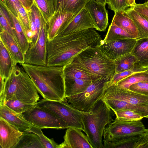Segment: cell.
Masks as SVG:
<instances>
[{"instance_id":"cell-10","label":"cell","mask_w":148,"mask_h":148,"mask_svg":"<svg viewBox=\"0 0 148 148\" xmlns=\"http://www.w3.org/2000/svg\"><path fill=\"white\" fill-rule=\"evenodd\" d=\"M47 24L43 19L38 38L33 46L29 47L25 55V63L38 66H47Z\"/></svg>"},{"instance_id":"cell-47","label":"cell","mask_w":148,"mask_h":148,"mask_svg":"<svg viewBox=\"0 0 148 148\" xmlns=\"http://www.w3.org/2000/svg\"><path fill=\"white\" fill-rule=\"evenodd\" d=\"M103 4L106 5V0H94Z\"/></svg>"},{"instance_id":"cell-14","label":"cell","mask_w":148,"mask_h":148,"mask_svg":"<svg viewBox=\"0 0 148 148\" xmlns=\"http://www.w3.org/2000/svg\"><path fill=\"white\" fill-rule=\"evenodd\" d=\"M87 9L95 26V29L105 31L108 24V12L106 5L94 0H90L86 4Z\"/></svg>"},{"instance_id":"cell-38","label":"cell","mask_w":148,"mask_h":148,"mask_svg":"<svg viewBox=\"0 0 148 148\" xmlns=\"http://www.w3.org/2000/svg\"><path fill=\"white\" fill-rule=\"evenodd\" d=\"M116 116V119L125 121L140 120L144 117L140 114L130 110H115L113 111Z\"/></svg>"},{"instance_id":"cell-21","label":"cell","mask_w":148,"mask_h":148,"mask_svg":"<svg viewBox=\"0 0 148 148\" xmlns=\"http://www.w3.org/2000/svg\"><path fill=\"white\" fill-rule=\"evenodd\" d=\"M111 24L123 29L136 40L139 37L138 30L134 22L125 10L115 12Z\"/></svg>"},{"instance_id":"cell-25","label":"cell","mask_w":148,"mask_h":148,"mask_svg":"<svg viewBox=\"0 0 148 148\" xmlns=\"http://www.w3.org/2000/svg\"><path fill=\"white\" fill-rule=\"evenodd\" d=\"M65 97L81 93L92 82L77 78L64 76Z\"/></svg>"},{"instance_id":"cell-39","label":"cell","mask_w":148,"mask_h":148,"mask_svg":"<svg viewBox=\"0 0 148 148\" xmlns=\"http://www.w3.org/2000/svg\"><path fill=\"white\" fill-rule=\"evenodd\" d=\"M106 3L108 5V8L114 12L125 10L130 7L127 0H106Z\"/></svg>"},{"instance_id":"cell-44","label":"cell","mask_w":148,"mask_h":148,"mask_svg":"<svg viewBox=\"0 0 148 148\" xmlns=\"http://www.w3.org/2000/svg\"><path fill=\"white\" fill-rule=\"evenodd\" d=\"M24 8L27 12L31 10L34 5V0H19Z\"/></svg>"},{"instance_id":"cell-4","label":"cell","mask_w":148,"mask_h":148,"mask_svg":"<svg viewBox=\"0 0 148 148\" xmlns=\"http://www.w3.org/2000/svg\"><path fill=\"white\" fill-rule=\"evenodd\" d=\"M112 111L102 98L88 111L83 112V131L93 148H103L104 131L113 121Z\"/></svg>"},{"instance_id":"cell-20","label":"cell","mask_w":148,"mask_h":148,"mask_svg":"<svg viewBox=\"0 0 148 148\" xmlns=\"http://www.w3.org/2000/svg\"><path fill=\"white\" fill-rule=\"evenodd\" d=\"M0 40L2 42L16 64L21 65L25 63V55L15 38L1 28Z\"/></svg>"},{"instance_id":"cell-29","label":"cell","mask_w":148,"mask_h":148,"mask_svg":"<svg viewBox=\"0 0 148 148\" xmlns=\"http://www.w3.org/2000/svg\"><path fill=\"white\" fill-rule=\"evenodd\" d=\"M140 135L126 136L112 142L103 140V148H134Z\"/></svg>"},{"instance_id":"cell-40","label":"cell","mask_w":148,"mask_h":148,"mask_svg":"<svg viewBox=\"0 0 148 148\" xmlns=\"http://www.w3.org/2000/svg\"><path fill=\"white\" fill-rule=\"evenodd\" d=\"M0 4L7 7L18 20L19 9L23 5L19 0H0Z\"/></svg>"},{"instance_id":"cell-15","label":"cell","mask_w":148,"mask_h":148,"mask_svg":"<svg viewBox=\"0 0 148 148\" xmlns=\"http://www.w3.org/2000/svg\"><path fill=\"white\" fill-rule=\"evenodd\" d=\"M80 129L67 128L64 136V141L58 148H93L86 136Z\"/></svg>"},{"instance_id":"cell-12","label":"cell","mask_w":148,"mask_h":148,"mask_svg":"<svg viewBox=\"0 0 148 148\" xmlns=\"http://www.w3.org/2000/svg\"><path fill=\"white\" fill-rule=\"evenodd\" d=\"M136 41L135 38H127L107 43L103 42L101 40L99 46L106 55L114 60L123 55L131 53Z\"/></svg>"},{"instance_id":"cell-16","label":"cell","mask_w":148,"mask_h":148,"mask_svg":"<svg viewBox=\"0 0 148 148\" xmlns=\"http://www.w3.org/2000/svg\"><path fill=\"white\" fill-rule=\"evenodd\" d=\"M23 133L0 117V148H13Z\"/></svg>"},{"instance_id":"cell-26","label":"cell","mask_w":148,"mask_h":148,"mask_svg":"<svg viewBox=\"0 0 148 148\" xmlns=\"http://www.w3.org/2000/svg\"><path fill=\"white\" fill-rule=\"evenodd\" d=\"M133 20L138 30L139 37L137 39L148 38V19L130 7L125 10Z\"/></svg>"},{"instance_id":"cell-5","label":"cell","mask_w":148,"mask_h":148,"mask_svg":"<svg viewBox=\"0 0 148 148\" xmlns=\"http://www.w3.org/2000/svg\"><path fill=\"white\" fill-rule=\"evenodd\" d=\"M99 46L86 49L73 60L93 73L111 78L116 73L114 60L106 55Z\"/></svg>"},{"instance_id":"cell-8","label":"cell","mask_w":148,"mask_h":148,"mask_svg":"<svg viewBox=\"0 0 148 148\" xmlns=\"http://www.w3.org/2000/svg\"><path fill=\"white\" fill-rule=\"evenodd\" d=\"M146 129L141 120L125 121L116 118L106 127L103 140L112 142L126 136L140 135Z\"/></svg>"},{"instance_id":"cell-34","label":"cell","mask_w":148,"mask_h":148,"mask_svg":"<svg viewBox=\"0 0 148 148\" xmlns=\"http://www.w3.org/2000/svg\"><path fill=\"white\" fill-rule=\"evenodd\" d=\"M90 0H66L63 11L72 13L75 16L83 9Z\"/></svg>"},{"instance_id":"cell-33","label":"cell","mask_w":148,"mask_h":148,"mask_svg":"<svg viewBox=\"0 0 148 148\" xmlns=\"http://www.w3.org/2000/svg\"><path fill=\"white\" fill-rule=\"evenodd\" d=\"M147 69L141 68L137 63L132 69L123 72L115 73L110 79L108 83V85L116 84L119 82L131 75L137 72H144Z\"/></svg>"},{"instance_id":"cell-46","label":"cell","mask_w":148,"mask_h":148,"mask_svg":"<svg viewBox=\"0 0 148 148\" xmlns=\"http://www.w3.org/2000/svg\"><path fill=\"white\" fill-rule=\"evenodd\" d=\"M129 2L130 7H132L136 3H135V0H127Z\"/></svg>"},{"instance_id":"cell-7","label":"cell","mask_w":148,"mask_h":148,"mask_svg":"<svg viewBox=\"0 0 148 148\" xmlns=\"http://www.w3.org/2000/svg\"><path fill=\"white\" fill-rule=\"evenodd\" d=\"M110 79L103 77L96 79L83 92L66 97L67 101L81 111H88L102 98Z\"/></svg>"},{"instance_id":"cell-19","label":"cell","mask_w":148,"mask_h":148,"mask_svg":"<svg viewBox=\"0 0 148 148\" xmlns=\"http://www.w3.org/2000/svg\"><path fill=\"white\" fill-rule=\"evenodd\" d=\"M65 77L82 79L91 82L103 77L96 75L74 60L64 66Z\"/></svg>"},{"instance_id":"cell-41","label":"cell","mask_w":148,"mask_h":148,"mask_svg":"<svg viewBox=\"0 0 148 148\" xmlns=\"http://www.w3.org/2000/svg\"><path fill=\"white\" fill-rule=\"evenodd\" d=\"M130 89L134 91L148 95V81L138 82L131 85Z\"/></svg>"},{"instance_id":"cell-43","label":"cell","mask_w":148,"mask_h":148,"mask_svg":"<svg viewBox=\"0 0 148 148\" xmlns=\"http://www.w3.org/2000/svg\"><path fill=\"white\" fill-rule=\"evenodd\" d=\"M131 7L148 19V1L143 3H136L133 6Z\"/></svg>"},{"instance_id":"cell-27","label":"cell","mask_w":148,"mask_h":148,"mask_svg":"<svg viewBox=\"0 0 148 148\" xmlns=\"http://www.w3.org/2000/svg\"><path fill=\"white\" fill-rule=\"evenodd\" d=\"M13 148H44L39 137L32 133H24Z\"/></svg>"},{"instance_id":"cell-18","label":"cell","mask_w":148,"mask_h":148,"mask_svg":"<svg viewBox=\"0 0 148 148\" xmlns=\"http://www.w3.org/2000/svg\"><path fill=\"white\" fill-rule=\"evenodd\" d=\"M0 117L4 119L22 133H30V127L32 125L22 114L11 110L4 104H0Z\"/></svg>"},{"instance_id":"cell-31","label":"cell","mask_w":148,"mask_h":148,"mask_svg":"<svg viewBox=\"0 0 148 148\" xmlns=\"http://www.w3.org/2000/svg\"><path fill=\"white\" fill-rule=\"evenodd\" d=\"M34 1V4L37 7L44 20L47 23L55 11V0Z\"/></svg>"},{"instance_id":"cell-48","label":"cell","mask_w":148,"mask_h":148,"mask_svg":"<svg viewBox=\"0 0 148 148\" xmlns=\"http://www.w3.org/2000/svg\"><path fill=\"white\" fill-rule=\"evenodd\" d=\"M145 72L148 74V69L146 71H145Z\"/></svg>"},{"instance_id":"cell-28","label":"cell","mask_w":148,"mask_h":148,"mask_svg":"<svg viewBox=\"0 0 148 148\" xmlns=\"http://www.w3.org/2000/svg\"><path fill=\"white\" fill-rule=\"evenodd\" d=\"M116 73H121L133 68L137 60L131 53L126 54L114 60Z\"/></svg>"},{"instance_id":"cell-6","label":"cell","mask_w":148,"mask_h":148,"mask_svg":"<svg viewBox=\"0 0 148 148\" xmlns=\"http://www.w3.org/2000/svg\"><path fill=\"white\" fill-rule=\"evenodd\" d=\"M55 114L63 121L69 128L83 130V113L65 101H54L43 99L35 104Z\"/></svg>"},{"instance_id":"cell-9","label":"cell","mask_w":148,"mask_h":148,"mask_svg":"<svg viewBox=\"0 0 148 148\" xmlns=\"http://www.w3.org/2000/svg\"><path fill=\"white\" fill-rule=\"evenodd\" d=\"M22 114L32 125L42 129L68 128L65 123L55 114L35 105Z\"/></svg>"},{"instance_id":"cell-45","label":"cell","mask_w":148,"mask_h":148,"mask_svg":"<svg viewBox=\"0 0 148 148\" xmlns=\"http://www.w3.org/2000/svg\"><path fill=\"white\" fill-rule=\"evenodd\" d=\"M66 0H55V11L58 9L62 10L63 9Z\"/></svg>"},{"instance_id":"cell-22","label":"cell","mask_w":148,"mask_h":148,"mask_svg":"<svg viewBox=\"0 0 148 148\" xmlns=\"http://www.w3.org/2000/svg\"><path fill=\"white\" fill-rule=\"evenodd\" d=\"M2 5L6 9L10 16L13 26L15 40L25 55L29 49L30 43L21 24L16 17L7 7Z\"/></svg>"},{"instance_id":"cell-24","label":"cell","mask_w":148,"mask_h":148,"mask_svg":"<svg viewBox=\"0 0 148 148\" xmlns=\"http://www.w3.org/2000/svg\"><path fill=\"white\" fill-rule=\"evenodd\" d=\"M131 53L137 60V63L142 68L148 69V38L137 40Z\"/></svg>"},{"instance_id":"cell-13","label":"cell","mask_w":148,"mask_h":148,"mask_svg":"<svg viewBox=\"0 0 148 148\" xmlns=\"http://www.w3.org/2000/svg\"><path fill=\"white\" fill-rule=\"evenodd\" d=\"M73 14L58 9L55 11L47 24V38L50 40L59 35L74 17Z\"/></svg>"},{"instance_id":"cell-32","label":"cell","mask_w":148,"mask_h":148,"mask_svg":"<svg viewBox=\"0 0 148 148\" xmlns=\"http://www.w3.org/2000/svg\"><path fill=\"white\" fill-rule=\"evenodd\" d=\"M145 81H148V74L144 71L134 73L116 84L121 88L130 89V86L133 84Z\"/></svg>"},{"instance_id":"cell-17","label":"cell","mask_w":148,"mask_h":148,"mask_svg":"<svg viewBox=\"0 0 148 148\" xmlns=\"http://www.w3.org/2000/svg\"><path fill=\"white\" fill-rule=\"evenodd\" d=\"M90 28L95 29V27L85 7L78 14L74 16L66 28L58 35H66Z\"/></svg>"},{"instance_id":"cell-23","label":"cell","mask_w":148,"mask_h":148,"mask_svg":"<svg viewBox=\"0 0 148 148\" xmlns=\"http://www.w3.org/2000/svg\"><path fill=\"white\" fill-rule=\"evenodd\" d=\"M16 64L0 40V76L5 80L11 74Z\"/></svg>"},{"instance_id":"cell-3","label":"cell","mask_w":148,"mask_h":148,"mask_svg":"<svg viewBox=\"0 0 148 148\" xmlns=\"http://www.w3.org/2000/svg\"><path fill=\"white\" fill-rule=\"evenodd\" d=\"M37 89L23 67L15 65L9 76L5 80L0 104L6 100L16 99L27 103L35 104L40 100Z\"/></svg>"},{"instance_id":"cell-42","label":"cell","mask_w":148,"mask_h":148,"mask_svg":"<svg viewBox=\"0 0 148 148\" xmlns=\"http://www.w3.org/2000/svg\"><path fill=\"white\" fill-rule=\"evenodd\" d=\"M134 148H148V129L139 136Z\"/></svg>"},{"instance_id":"cell-30","label":"cell","mask_w":148,"mask_h":148,"mask_svg":"<svg viewBox=\"0 0 148 148\" xmlns=\"http://www.w3.org/2000/svg\"><path fill=\"white\" fill-rule=\"evenodd\" d=\"M127 38H135L121 28L111 24L105 37L101 41L107 43Z\"/></svg>"},{"instance_id":"cell-35","label":"cell","mask_w":148,"mask_h":148,"mask_svg":"<svg viewBox=\"0 0 148 148\" xmlns=\"http://www.w3.org/2000/svg\"><path fill=\"white\" fill-rule=\"evenodd\" d=\"M4 104L11 110L21 114L29 110L35 105L25 103L16 99L6 100L3 103L0 104Z\"/></svg>"},{"instance_id":"cell-36","label":"cell","mask_w":148,"mask_h":148,"mask_svg":"<svg viewBox=\"0 0 148 148\" xmlns=\"http://www.w3.org/2000/svg\"><path fill=\"white\" fill-rule=\"evenodd\" d=\"M0 28L7 32L15 38L11 18L6 9L1 5H0Z\"/></svg>"},{"instance_id":"cell-1","label":"cell","mask_w":148,"mask_h":148,"mask_svg":"<svg viewBox=\"0 0 148 148\" xmlns=\"http://www.w3.org/2000/svg\"><path fill=\"white\" fill-rule=\"evenodd\" d=\"M102 40L94 28L58 35L47 41V65L64 67L84 50L99 45Z\"/></svg>"},{"instance_id":"cell-11","label":"cell","mask_w":148,"mask_h":148,"mask_svg":"<svg viewBox=\"0 0 148 148\" xmlns=\"http://www.w3.org/2000/svg\"><path fill=\"white\" fill-rule=\"evenodd\" d=\"M104 93L120 99L136 106L148 114V95L119 87L116 84L107 85Z\"/></svg>"},{"instance_id":"cell-2","label":"cell","mask_w":148,"mask_h":148,"mask_svg":"<svg viewBox=\"0 0 148 148\" xmlns=\"http://www.w3.org/2000/svg\"><path fill=\"white\" fill-rule=\"evenodd\" d=\"M43 99L65 101L64 67L38 66L24 63L21 65Z\"/></svg>"},{"instance_id":"cell-37","label":"cell","mask_w":148,"mask_h":148,"mask_svg":"<svg viewBox=\"0 0 148 148\" xmlns=\"http://www.w3.org/2000/svg\"><path fill=\"white\" fill-rule=\"evenodd\" d=\"M42 129L32 125L30 127V132L38 135L44 148H58V144L53 139H49L45 136L42 131Z\"/></svg>"}]
</instances>
